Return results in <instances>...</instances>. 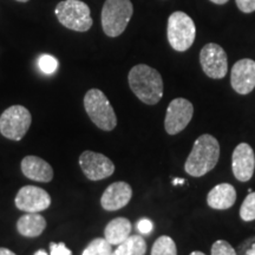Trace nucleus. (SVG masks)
<instances>
[{
	"label": "nucleus",
	"mask_w": 255,
	"mask_h": 255,
	"mask_svg": "<svg viewBox=\"0 0 255 255\" xmlns=\"http://www.w3.org/2000/svg\"><path fill=\"white\" fill-rule=\"evenodd\" d=\"M152 228H154V225L149 219H141L137 222V229L141 234H149L151 233Z\"/></svg>",
	"instance_id": "27"
},
{
	"label": "nucleus",
	"mask_w": 255,
	"mask_h": 255,
	"mask_svg": "<svg viewBox=\"0 0 255 255\" xmlns=\"http://www.w3.org/2000/svg\"><path fill=\"white\" fill-rule=\"evenodd\" d=\"M220 158V144L214 136L205 133L194 142L184 169L190 176L201 177L215 168Z\"/></svg>",
	"instance_id": "2"
},
{
	"label": "nucleus",
	"mask_w": 255,
	"mask_h": 255,
	"mask_svg": "<svg viewBox=\"0 0 255 255\" xmlns=\"http://www.w3.org/2000/svg\"><path fill=\"white\" fill-rule=\"evenodd\" d=\"M239 9L244 13H252L255 11V0H235Z\"/></svg>",
	"instance_id": "26"
},
{
	"label": "nucleus",
	"mask_w": 255,
	"mask_h": 255,
	"mask_svg": "<svg viewBox=\"0 0 255 255\" xmlns=\"http://www.w3.org/2000/svg\"><path fill=\"white\" fill-rule=\"evenodd\" d=\"M51 248V255H72V252L65 246V244L59 242V244H55V242H51L50 244Z\"/></svg>",
	"instance_id": "25"
},
{
	"label": "nucleus",
	"mask_w": 255,
	"mask_h": 255,
	"mask_svg": "<svg viewBox=\"0 0 255 255\" xmlns=\"http://www.w3.org/2000/svg\"><path fill=\"white\" fill-rule=\"evenodd\" d=\"M151 255H177V247L170 237L162 235L154 242Z\"/></svg>",
	"instance_id": "20"
},
{
	"label": "nucleus",
	"mask_w": 255,
	"mask_h": 255,
	"mask_svg": "<svg viewBox=\"0 0 255 255\" xmlns=\"http://www.w3.org/2000/svg\"><path fill=\"white\" fill-rule=\"evenodd\" d=\"M237 197V190L232 184L220 183L208 193L207 203L213 209L226 210L234 206Z\"/></svg>",
	"instance_id": "16"
},
{
	"label": "nucleus",
	"mask_w": 255,
	"mask_h": 255,
	"mask_svg": "<svg viewBox=\"0 0 255 255\" xmlns=\"http://www.w3.org/2000/svg\"><path fill=\"white\" fill-rule=\"evenodd\" d=\"M46 228V220L38 213H27L20 216L17 222L19 234L26 238L39 237Z\"/></svg>",
	"instance_id": "18"
},
{
	"label": "nucleus",
	"mask_w": 255,
	"mask_h": 255,
	"mask_svg": "<svg viewBox=\"0 0 255 255\" xmlns=\"http://www.w3.org/2000/svg\"><path fill=\"white\" fill-rule=\"evenodd\" d=\"M84 108L92 123L104 131H113L117 126V117L114 108L98 89H91L84 96Z\"/></svg>",
	"instance_id": "4"
},
{
	"label": "nucleus",
	"mask_w": 255,
	"mask_h": 255,
	"mask_svg": "<svg viewBox=\"0 0 255 255\" xmlns=\"http://www.w3.org/2000/svg\"><path fill=\"white\" fill-rule=\"evenodd\" d=\"M212 2H214V4H218V5H223L226 4V2H228L229 0H210Z\"/></svg>",
	"instance_id": "30"
},
{
	"label": "nucleus",
	"mask_w": 255,
	"mask_h": 255,
	"mask_svg": "<svg viewBox=\"0 0 255 255\" xmlns=\"http://www.w3.org/2000/svg\"><path fill=\"white\" fill-rule=\"evenodd\" d=\"M190 255H206V254L202 253V252H200V251H194V252H191Z\"/></svg>",
	"instance_id": "32"
},
{
	"label": "nucleus",
	"mask_w": 255,
	"mask_h": 255,
	"mask_svg": "<svg viewBox=\"0 0 255 255\" xmlns=\"http://www.w3.org/2000/svg\"><path fill=\"white\" fill-rule=\"evenodd\" d=\"M168 41L178 52H184L194 44L196 38V26L194 20L182 11H176L168 18Z\"/></svg>",
	"instance_id": "6"
},
{
	"label": "nucleus",
	"mask_w": 255,
	"mask_h": 255,
	"mask_svg": "<svg viewBox=\"0 0 255 255\" xmlns=\"http://www.w3.org/2000/svg\"><path fill=\"white\" fill-rule=\"evenodd\" d=\"M38 65L39 69L46 75H52L56 72L57 68H58V60H57L53 56L50 55H43L38 59Z\"/></svg>",
	"instance_id": "23"
},
{
	"label": "nucleus",
	"mask_w": 255,
	"mask_h": 255,
	"mask_svg": "<svg viewBox=\"0 0 255 255\" xmlns=\"http://www.w3.org/2000/svg\"><path fill=\"white\" fill-rule=\"evenodd\" d=\"M51 205L49 193L39 187L25 186L15 196V206L26 213H39L46 210Z\"/></svg>",
	"instance_id": "11"
},
{
	"label": "nucleus",
	"mask_w": 255,
	"mask_h": 255,
	"mask_svg": "<svg viewBox=\"0 0 255 255\" xmlns=\"http://www.w3.org/2000/svg\"><path fill=\"white\" fill-rule=\"evenodd\" d=\"M200 63L203 72L213 79H222L228 71V58L226 51L215 43H209L202 47Z\"/></svg>",
	"instance_id": "8"
},
{
	"label": "nucleus",
	"mask_w": 255,
	"mask_h": 255,
	"mask_svg": "<svg viewBox=\"0 0 255 255\" xmlns=\"http://www.w3.org/2000/svg\"><path fill=\"white\" fill-rule=\"evenodd\" d=\"M129 87L143 103L155 105L163 96V79L157 70L145 64H138L130 70Z\"/></svg>",
	"instance_id": "1"
},
{
	"label": "nucleus",
	"mask_w": 255,
	"mask_h": 255,
	"mask_svg": "<svg viewBox=\"0 0 255 255\" xmlns=\"http://www.w3.org/2000/svg\"><path fill=\"white\" fill-rule=\"evenodd\" d=\"M132 197V189L130 184L123 181H119L110 184L104 190L101 197V205L108 212L122 209L130 202Z\"/></svg>",
	"instance_id": "14"
},
{
	"label": "nucleus",
	"mask_w": 255,
	"mask_h": 255,
	"mask_svg": "<svg viewBox=\"0 0 255 255\" xmlns=\"http://www.w3.org/2000/svg\"><path fill=\"white\" fill-rule=\"evenodd\" d=\"M0 255H17L13 252L7 250V248H0Z\"/></svg>",
	"instance_id": "28"
},
{
	"label": "nucleus",
	"mask_w": 255,
	"mask_h": 255,
	"mask_svg": "<svg viewBox=\"0 0 255 255\" xmlns=\"http://www.w3.org/2000/svg\"><path fill=\"white\" fill-rule=\"evenodd\" d=\"M232 170L237 180L248 182L255 170V154L248 143H240L232 155Z\"/></svg>",
	"instance_id": "12"
},
{
	"label": "nucleus",
	"mask_w": 255,
	"mask_h": 255,
	"mask_svg": "<svg viewBox=\"0 0 255 255\" xmlns=\"http://www.w3.org/2000/svg\"><path fill=\"white\" fill-rule=\"evenodd\" d=\"M146 253V242L139 235H132L115 250L111 255H145Z\"/></svg>",
	"instance_id": "19"
},
{
	"label": "nucleus",
	"mask_w": 255,
	"mask_h": 255,
	"mask_svg": "<svg viewBox=\"0 0 255 255\" xmlns=\"http://www.w3.org/2000/svg\"><path fill=\"white\" fill-rule=\"evenodd\" d=\"M34 255H47V253L44 250H39V251H37L36 253H34Z\"/></svg>",
	"instance_id": "31"
},
{
	"label": "nucleus",
	"mask_w": 255,
	"mask_h": 255,
	"mask_svg": "<svg viewBox=\"0 0 255 255\" xmlns=\"http://www.w3.org/2000/svg\"><path fill=\"white\" fill-rule=\"evenodd\" d=\"M131 233V222L126 218H116L108 223L104 229V239L113 245L122 244L130 237Z\"/></svg>",
	"instance_id": "17"
},
{
	"label": "nucleus",
	"mask_w": 255,
	"mask_h": 255,
	"mask_svg": "<svg viewBox=\"0 0 255 255\" xmlns=\"http://www.w3.org/2000/svg\"><path fill=\"white\" fill-rule=\"evenodd\" d=\"M32 117L23 105H13L0 116V132L12 141H20L30 129Z\"/></svg>",
	"instance_id": "7"
},
{
	"label": "nucleus",
	"mask_w": 255,
	"mask_h": 255,
	"mask_svg": "<svg viewBox=\"0 0 255 255\" xmlns=\"http://www.w3.org/2000/svg\"><path fill=\"white\" fill-rule=\"evenodd\" d=\"M133 13L131 0H105L102 8V27L108 37H119L126 31Z\"/></svg>",
	"instance_id": "3"
},
{
	"label": "nucleus",
	"mask_w": 255,
	"mask_h": 255,
	"mask_svg": "<svg viewBox=\"0 0 255 255\" xmlns=\"http://www.w3.org/2000/svg\"><path fill=\"white\" fill-rule=\"evenodd\" d=\"M55 13L64 27L76 32H87L94 24L90 7L82 0H63Z\"/></svg>",
	"instance_id": "5"
},
{
	"label": "nucleus",
	"mask_w": 255,
	"mask_h": 255,
	"mask_svg": "<svg viewBox=\"0 0 255 255\" xmlns=\"http://www.w3.org/2000/svg\"><path fill=\"white\" fill-rule=\"evenodd\" d=\"M240 218L244 221L250 222L255 220V191H252L242 202L240 208Z\"/></svg>",
	"instance_id": "22"
},
{
	"label": "nucleus",
	"mask_w": 255,
	"mask_h": 255,
	"mask_svg": "<svg viewBox=\"0 0 255 255\" xmlns=\"http://www.w3.org/2000/svg\"><path fill=\"white\" fill-rule=\"evenodd\" d=\"M212 255H237L232 245L226 240H218L212 246Z\"/></svg>",
	"instance_id": "24"
},
{
	"label": "nucleus",
	"mask_w": 255,
	"mask_h": 255,
	"mask_svg": "<svg viewBox=\"0 0 255 255\" xmlns=\"http://www.w3.org/2000/svg\"><path fill=\"white\" fill-rule=\"evenodd\" d=\"M111 245L103 238H97L88 245L82 255H111Z\"/></svg>",
	"instance_id": "21"
},
{
	"label": "nucleus",
	"mask_w": 255,
	"mask_h": 255,
	"mask_svg": "<svg viewBox=\"0 0 255 255\" xmlns=\"http://www.w3.org/2000/svg\"><path fill=\"white\" fill-rule=\"evenodd\" d=\"M17 1H20V2H27L28 0H17Z\"/></svg>",
	"instance_id": "33"
},
{
	"label": "nucleus",
	"mask_w": 255,
	"mask_h": 255,
	"mask_svg": "<svg viewBox=\"0 0 255 255\" xmlns=\"http://www.w3.org/2000/svg\"><path fill=\"white\" fill-rule=\"evenodd\" d=\"M194 115V107L186 98H175L169 103L164 128L169 135H177L187 128Z\"/></svg>",
	"instance_id": "9"
},
{
	"label": "nucleus",
	"mask_w": 255,
	"mask_h": 255,
	"mask_svg": "<svg viewBox=\"0 0 255 255\" xmlns=\"http://www.w3.org/2000/svg\"><path fill=\"white\" fill-rule=\"evenodd\" d=\"M79 165L85 176L91 181L104 180L115 171V164L109 157L90 150L82 152L79 156Z\"/></svg>",
	"instance_id": "10"
},
{
	"label": "nucleus",
	"mask_w": 255,
	"mask_h": 255,
	"mask_svg": "<svg viewBox=\"0 0 255 255\" xmlns=\"http://www.w3.org/2000/svg\"><path fill=\"white\" fill-rule=\"evenodd\" d=\"M232 88L240 95H248L255 88V60L240 59L234 64L231 73Z\"/></svg>",
	"instance_id": "13"
},
{
	"label": "nucleus",
	"mask_w": 255,
	"mask_h": 255,
	"mask_svg": "<svg viewBox=\"0 0 255 255\" xmlns=\"http://www.w3.org/2000/svg\"><path fill=\"white\" fill-rule=\"evenodd\" d=\"M21 171L30 180L37 182H50L53 178V169L38 156H26L21 161Z\"/></svg>",
	"instance_id": "15"
},
{
	"label": "nucleus",
	"mask_w": 255,
	"mask_h": 255,
	"mask_svg": "<svg viewBox=\"0 0 255 255\" xmlns=\"http://www.w3.org/2000/svg\"><path fill=\"white\" fill-rule=\"evenodd\" d=\"M184 182H186V180H184V178H174L173 180L174 186H177V184H183Z\"/></svg>",
	"instance_id": "29"
}]
</instances>
